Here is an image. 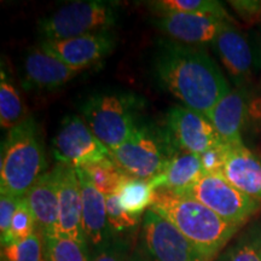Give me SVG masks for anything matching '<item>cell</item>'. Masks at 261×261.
Returning <instances> with one entry per match:
<instances>
[{
    "instance_id": "obj_7",
    "label": "cell",
    "mask_w": 261,
    "mask_h": 261,
    "mask_svg": "<svg viewBox=\"0 0 261 261\" xmlns=\"http://www.w3.org/2000/svg\"><path fill=\"white\" fill-rule=\"evenodd\" d=\"M180 195L195 198L227 223L242 226L261 207V201L234 188L221 173L204 174Z\"/></svg>"
},
{
    "instance_id": "obj_5",
    "label": "cell",
    "mask_w": 261,
    "mask_h": 261,
    "mask_svg": "<svg viewBox=\"0 0 261 261\" xmlns=\"http://www.w3.org/2000/svg\"><path fill=\"white\" fill-rule=\"evenodd\" d=\"M179 151L165 127L142 122L121 145L110 150L117 165L129 177L151 180L162 173Z\"/></svg>"
},
{
    "instance_id": "obj_20",
    "label": "cell",
    "mask_w": 261,
    "mask_h": 261,
    "mask_svg": "<svg viewBox=\"0 0 261 261\" xmlns=\"http://www.w3.org/2000/svg\"><path fill=\"white\" fill-rule=\"evenodd\" d=\"M204 174L201 155L179 150L162 173L150 180V184L155 191L166 190L174 194H184Z\"/></svg>"
},
{
    "instance_id": "obj_22",
    "label": "cell",
    "mask_w": 261,
    "mask_h": 261,
    "mask_svg": "<svg viewBox=\"0 0 261 261\" xmlns=\"http://www.w3.org/2000/svg\"><path fill=\"white\" fill-rule=\"evenodd\" d=\"M116 195L123 210L133 217L140 218L154 204L155 190L150 184V180L128 175Z\"/></svg>"
},
{
    "instance_id": "obj_19",
    "label": "cell",
    "mask_w": 261,
    "mask_h": 261,
    "mask_svg": "<svg viewBox=\"0 0 261 261\" xmlns=\"http://www.w3.org/2000/svg\"><path fill=\"white\" fill-rule=\"evenodd\" d=\"M221 174L238 190L261 201V158L246 145H227Z\"/></svg>"
},
{
    "instance_id": "obj_26",
    "label": "cell",
    "mask_w": 261,
    "mask_h": 261,
    "mask_svg": "<svg viewBox=\"0 0 261 261\" xmlns=\"http://www.w3.org/2000/svg\"><path fill=\"white\" fill-rule=\"evenodd\" d=\"M2 261H46L42 234L37 230L25 240L2 247Z\"/></svg>"
},
{
    "instance_id": "obj_30",
    "label": "cell",
    "mask_w": 261,
    "mask_h": 261,
    "mask_svg": "<svg viewBox=\"0 0 261 261\" xmlns=\"http://www.w3.org/2000/svg\"><path fill=\"white\" fill-rule=\"evenodd\" d=\"M130 244L125 238L115 236L109 243L93 250L91 261H128Z\"/></svg>"
},
{
    "instance_id": "obj_25",
    "label": "cell",
    "mask_w": 261,
    "mask_h": 261,
    "mask_svg": "<svg viewBox=\"0 0 261 261\" xmlns=\"http://www.w3.org/2000/svg\"><path fill=\"white\" fill-rule=\"evenodd\" d=\"M46 261H91L89 244L70 238L45 237Z\"/></svg>"
},
{
    "instance_id": "obj_28",
    "label": "cell",
    "mask_w": 261,
    "mask_h": 261,
    "mask_svg": "<svg viewBox=\"0 0 261 261\" xmlns=\"http://www.w3.org/2000/svg\"><path fill=\"white\" fill-rule=\"evenodd\" d=\"M35 231H37V221H35L34 215H33L27 198L24 196L19 200L18 207L15 212L14 218H12L9 232L4 240H2V247L25 240V238L34 233Z\"/></svg>"
},
{
    "instance_id": "obj_3",
    "label": "cell",
    "mask_w": 261,
    "mask_h": 261,
    "mask_svg": "<svg viewBox=\"0 0 261 261\" xmlns=\"http://www.w3.org/2000/svg\"><path fill=\"white\" fill-rule=\"evenodd\" d=\"M46 168L40 129L35 120L28 117L8 130L2 144L0 194L24 197Z\"/></svg>"
},
{
    "instance_id": "obj_31",
    "label": "cell",
    "mask_w": 261,
    "mask_h": 261,
    "mask_svg": "<svg viewBox=\"0 0 261 261\" xmlns=\"http://www.w3.org/2000/svg\"><path fill=\"white\" fill-rule=\"evenodd\" d=\"M19 200L21 198L9 194L0 195V236H2V240H4L9 232Z\"/></svg>"
},
{
    "instance_id": "obj_24",
    "label": "cell",
    "mask_w": 261,
    "mask_h": 261,
    "mask_svg": "<svg viewBox=\"0 0 261 261\" xmlns=\"http://www.w3.org/2000/svg\"><path fill=\"white\" fill-rule=\"evenodd\" d=\"M80 168L84 169L94 188L104 196L117 194L123 181L128 177V174L114 161L113 158Z\"/></svg>"
},
{
    "instance_id": "obj_17",
    "label": "cell",
    "mask_w": 261,
    "mask_h": 261,
    "mask_svg": "<svg viewBox=\"0 0 261 261\" xmlns=\"http://www.w3.org/2000/svg\"><path fill=\"white\" fill-rule=\"evenodd\" d=\"M42 237H54L58 225V169H50L35 181L25 195Z\"/></svg>"
},
{
    "instance_id": "obj_33",
    "label": "cell",
    "mask_w": 261,
    "mask_h": 261,
    "mask_svg": "<svg viewBox=\"0 0 261 261\" xmlns=\"http://www.w3.org/2000/svg\"><path fill=\"white\" fill-rule=\"evenodd\" d=\"M128 261H150L144 253L136 250L135 253H132V255L129 256Z\"/></svg>"
},
{
    "instance_id": "obj_11",
    "label": "cell",
    "mask_w": 261,
    "mask_h": 261,
    "mask_svg": "<svg viewBox=\"0 0 261 261\" xmlns=\"http://www.w3.org/2000/svg\"><path fill=\"white\" fill-rule=\"evenodd\" d=\"M116 42L115 33L103 31L63 40H41L39 45L68 67L81 71L109 57Z\"/></svg>"
},
{
    "instance_id": "obj_12",
    "label": "cell",
    "mask_w": 261,
    "mask_h": 261,
    "mask_svg": "<svg viewBox=\"0 0 261 261\" xmlns=\"http://www.w3.org/2000/svg\"><path fill=\"white\" fill-rule=\"evenodd\" d=\"M56 166L58 169V225L54 237L70 238L76 242L89 244L83 225V202L76 169L61 163Z\"/></svg>"
},
{
    "instance_id": "obj_2",
    "label": "cell",
    "mask_w": 261,
    "mask_h": 261,
    "mask_svg": "<svg viewBox=\"0 0 261 261\" xmlns=\"http://www.w3.org/2000/svg\"><path fill=\"white\" fill-rule=\"evenodd\" d=\"M151 210L171 221L208 261L219 254L240 228L190 196L171 191L156 190Z\"/></svg>"
},
{
    "instance_id": "obj_13",
    "label": "cell",
    "mask_w": 261,
    "mask_h": 261,
    "mask_svg": "<svg viewBox=\"0 0 261 261\" xmlns=\"http://www.w3.org/2000/svg\"><path fill=\"white\" fill-rule=\"evenodd\" d=\"M227 19L205 14H167L154 21L156 28L173 41L198 46L212 44Z\"/></svg>"
},
{
    "instance_id": "obj_32",
    "label": "cell",
    "mask_w": 261,
    "mask_h": 261,
    "mask_svg": "<svg viewBox=\"0 0 261 261\" xmlns=\"http://www.w3.org/2000/svg\"><path fill=\"white\" fill-rule=\"evenodd\" d=\"M227 145L223 144L218 148L211 149L201 155L202 166L205 174H214V173H221L224 166L225 154H226Z\"/></svg>"
},
{
    "instance_id": "obj_1",
    "label": "cell",
    "mask_w": 261,
    "mask_h": 261,
    "mask_svg": "<svg viewBox=\"0 0 261 261\" xmlns=\"http://www.w3.org/2000/svg\"><path fill=\"white\" fill-rule=\"evenodd\" d=\"M152 63L159 83L182 106L204 115L231 91L220 68L197 46L162 39Z\"/></svg>"
},
{
    "instance_id": "obj_23",
    "label": "cell",
    "mask_w": 261,
    "mask_h": 261,
    "mask_svg": "<svg viewBox=\"0 0 261 261\" xmlns=\"http://www.w3.org/2000/svg\"><path fill=\"white\" fill-rule=\"evenodd\" d=\"M156 15L167 14H205L214 15L228 21V15L223 4L214 0H158L148 3Z\"/></svg>"
},
{
    "instance_id": "obj_21",
    "label": "cell",
    "mask_w": 261,
    "mask_h": 261,
    "mask_svg": "<svg viewBox=\"0 0 261 261\" xmlns=\"http://www.w3.org/2000/svg\"><path fill=\"white\" fill-rule=\"evenodd\" d=\"M4 67L3 63L0 73V125L9 130L21 125L28 117L25 116L27 112L21 94Z\"/></svg>"
},
{
    "instance_id": "obj_6",
    "label": "cell",
    "mask_w": 261,
    "mask_h": 261,
    "mask_svg": "<svg viewBox=\"0 0 261 261\" xmlns=\"http://www.w3.org/2000/svg\"><path fill=\"white\" fill-rule=\"evenodd\" d=\"M121 15L119 2L77 0L64 4L56 11L39 19L38 32L42 40H63L112 31Z\"/></svg>"
},
{
    "instance_id": "obj_9",
    "label": "cell",
    "mask_w": 261,
    "mask_h": 261,
    "mask_svg": "<svg viewBox=\"0 0 261 261\" xmlns=\"http://www.w3.org/2000/svg\"><path fill=\"white\" fill-rule=\"evenodd\" d=\"M142 246L150 261H208L171 221L151 208L143 217Z\"/></svg>"
},
{
    "instance_id": "obj_29",
    "label": "cell",
    "mask_w": 261,
    "mask_h": 261,
    "mask_svg": "<svg viewBox=\"0 0 261 261\" xmlns=\"http://www.w3.org/2000/svg\"><path fill=\"white\" fill-rule=\"evenodd\" d=\"M106 203L108 224L114 236L132 230L139 224L140 218L133 217L123 210L116 194L106 196Z\"/></svg>"
},
{
    "instance_id": "obj_27",
    "label": "cell",
    "mask_w": 261,
    "mask_h": 261,
    "mask_svg": "<svg viewBox=\"0 0 261 261\" xmlns=\"http://www.w3.org/2000/svg\"><path fill=\"white\" fill-rule=\"evenodd\" d=\"M224 261H261V225H254L238 238Z\"/></svg>"
},
{
    "instance_id": "obj_18",
    "label": "cell",
    "mask_w": 261,
    "mask_h": 261,
    "mask_svg": "<svg viewBox=\"0 0 261 261\" xmlns=\"http://www.w3.org/2000/svg\"><path fill=\"white\" fill-rule=\"evenodd\" d=\"M248 115V103L242 91L233 90L225 94L207 117L226 145H244L242 130Z\"/></svg>"
},
{
    "instance_id": "obj_8",
    "label": "cell",
    "mask_w": 261,
    "mask_h": 261,
    "mask_svg": "<svg viewBox=\"0 0 261 261\" xmlns=\"http://www.w3.org/2000/svg\"><path fill=\"white\" fill-rule=\"evenodd\" d=\"M52 154L57 163L74 168L113 158L110 149L94 136L86 121L73 114L61 121L60 128L52 139Z\"/></svg>"
},
{
    "instance_id": "obj_14",
    "label": "cell",
    "mask_w": 261,
    "mask_h": 261,
    "mask_svg": "<svg viewBox=\"0 0 261 261\" xmlns=\"http://www.w3.org/2000/svg\"><path fill=\"white\" fill-rule=\"evenodd\" d=\"M79 73L45 51L40 45L29 48L23 60V86L29 90L60 89Z\"/></svg>"
},
{
    "instance_id": "obj_4",
    "label": "cell",
    "mask_w": 261,
    "mask_h": 261,
    "mask_svg": "<svg viewBox=\"0 0 261 261\" xmlns=\"http://www.w3.org/2000/svg\"><path fill=\"white\" fill-rule=\"evenodd\" d=\"M145 99L132 91H102L90 94L80 112L91 130L110 150L121 145L137 129Z\"/></svg>"
},
{
    "instance_id": "obj_16",
    "label": "cell",
    "mask_w": 261,
    "mask_h": 261,
    "mask_svg": "<svg viewBox=\"0 0 261 261\" xmlns=\"http://www.w3.org/2000/svg\"><path fill=\"white\" fill-rule=\"evenodd\" d=\"M212 45L236 84L246 83L252 75L254 60L252 47L243 33L227 22Z\"/></svg>"
},
{
    "instance_id": "obj_10",
    "label": "cell",
    "mask_w": 261,
    "mask_h": 261,
    "mask_svg": "<svg viewBox=\"0 0 261 261\" xmlns=\"http://www.w3.org/2000/svg\"><path fill=\"white\" fill-rule=\"evenodd\" d=\"M165 128L181 151L202 155L225 144L204 114L184 106H174L166 114Z\"/></svg>"
},
{
    "instance_id": "obj_15",
    "label": "cell",
    "mask_w": 261,
    "mask_h": 261,
    "mask_svg": "<svg viewBox=\"0 0 261 261\" xmlns=\"http://www.w3.org/2000/svg\"><path fill=\"white\" fill-rule=\"evenodd\" d=\"M75 169L80 182L85 236L89 246L96 250L106 246L115 237L108 224L106 196L94 188L83 168Z\"/></svg>"
}]
</instances>
